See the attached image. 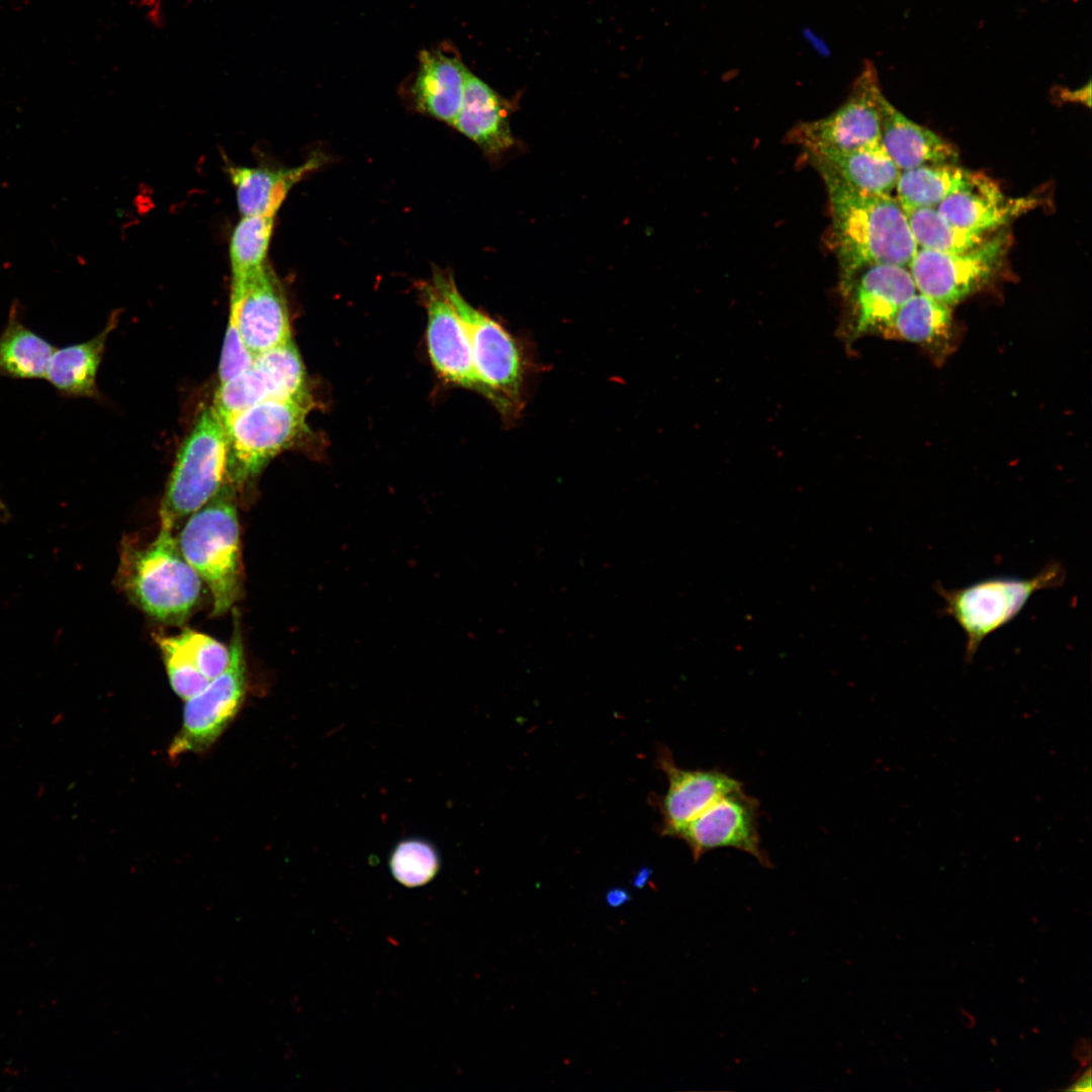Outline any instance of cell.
Instances as JSON below:
<instances>
[{
  "label": "cell",
  "instance_id": "obj_1",
  "mask_svg": "<svg viewBox=\"0 0 1092 1092\" xmlns=\"http://www.w3.org/2000/svg\"><path fill=\"white\" fill-rule=\"evenodd\" d=\"M819 173L828 194L827 244L837 259L841 293L864 268L908 266L918 247L897 198L859 191L829 173Z\"/></svg>",
  "mask_w": 1092,
  "mask_h": 1092
},
{
  "label": "cell",
  "instance_id": "obj_2",
  "mask_svg": "<svg viewBox=\"0 0 1092 1092\" xmlns=\"http://www.w3.org/2000/svg\"><path fill=\"white\" fill-rule=\"evenodd\" d=\"M116 583L146 615L169 625L185 622L194 612L203 584L183 557L174 530L162 524L144 546L122 541Z\"/></svg>",
  "mask_w": 1092,
  "mask_h": 1092
},
{
  "label": "cell",
  "instance_id": "obj_3",
  "mask_svg": "<svg viewBox=\"0 0 1092 1092\" xmlns=\"http://www.w3.org/2000/svg\"><path fill=\"white\" fill-rule=\"evenodd\" d=\"M235 490L224 481L206 504L188 517L176 536L183 557L210 592L214 616L232 609L242 590Z\"/></svg>",
  "mask_w": 1092,
  "mask_h": 1092
},
{
  "label": "cell",
  "instance_id": "obj_4",
  "mask_svg": "<svg viewBox=\"0 0 1092 1092\" xmlns=\"http://www.w3.org/2000/svg\"><path fill=\"white\" fill-rule=\"evenodd\" d=\"M1066 574L1060 561L1050 560L1030 577L995 576L960 588L936 582L934 589L944 614L965 633V659L970 662L988 636L1017 617L1035 593L1061 586Z\"/></svg>",
  "mask_w": 1092,
  "mask_h": 1092
},
{
  "label": "cell",
  "instance_id": "obj_5",
  "mask_svg": "<svg viewBox=\"0 0 1092 1092\" xmlns=\"http://www.w3.org/2000/svg\"><path fill=\"white\" fill-rule=\"evenodd\" d=\"M314 402L269 399L222 422L226 438L225 481L242 489L278 454L309 437Z\"/></svg>",
  "mask_w": 1092,
  "mask_h": 1092
},
{
  "label": "cell",
  "instance_id": "obj_6",
  "mask_svg": "<svg viewBox=\"0 0 1092 1092\" xmlns=\"http://www.w3.org/2000/svg\"><path fill=\"white\" fill-rule=\"evenodd\" d=\"M225 470V431L211 404L202 410L178 450L161 502V524L175 530L219 490Z\"/></svg>",
  "mask_w": 1092,
  "mask_h": 1092
},
{
  "label": "cell",
  "instance_id": "obj_7",
  "mask_svg": "<svg viewBox=\"0 0 1092 1092\" xmlns=\"http://www.w3.org/2000/svg\"><path fill=\"white\" fill-rule=\"evenodd\" d=\"M432 283L451 303L467 331L480 392L504 412L517 410L523 362L516 340L503 326L468 303L451 275L435 270Z\"/></svg>",
  "mask_w": 1092,
  "mask_h": 1092
},
{
  "label": "cell",
  "instance_id": "obj_8",
  "mask_svg": "<svg viewBox=\"0 0 1092 1092\" xmlns=\"http://www.w3.org/2000/svg\"><path fill=\"white\" fill-rule=\"evenodd\" d=\"M1008 243L1007 236L999 234L966 251L918 248L907 267L918 292L953 307L995 277Z\"/></svg>",
  "mask_w": 1092,
  "mask_h": 1092
},
{
  "label": "cell",
  "instance_id": "obj_9",
  "mask_svg": "<svg viewBox=\"0 0 1092 1092\" xmlns=\"http://www.w3.org/2000/svg\"><path fill=\"white\" fill-rule=\"evenodd\" d=\"M234 623L229 665L204 690L186 701L182 726L170 745L169 754L172 757L207 749L221 735L243 704L247 687L246 661L237 618Z\"/></svg>",
  "mask_w": 1092,
  "mask_h": 1092
},
{
  "label": "cell",
  "instance_id": "obj_10",
  "mask_svg": "<svg viewBox=\"0 0 1092 1092\" xmlns=\"http://www.w3.org/2000/svg\"><path fill=\"white\" fill-rule=\"evenodd\" d=\"M269 399L313 402L303 362L292 340L256 355L249 368L219 383L212 406L224 422Z\"/></svg>",
  "mask_w": 1092,
  "mask_h": 1092
},
{
  "label": "cell",
  "instance_id": "obj_11",
  "mask_svg": "<svg viewBox=\"0 0 1092 1092\" xmlns=\"http://www.w3.org/2000/svg\"><path fill=\"white\" fill-rule=\"evenodd\" d=\"M883 96L876 69L868 63L840 107L823 118L800 122L788 138L807 154L879 143Z\"/></svg>",
  "mask_w": 1092,
  "mask_h": 1092
},
{
  "label": "cell",
  "instance_id": "obj_12",
  "mask_svg": "<svg viewBox=\"0 0 1092 1092\" xmlns=\"http://www.w3.org/2000/svg\"><path fill=\"white\" fill-rule=\"evenodd\" d=\"M230 314L254 356L292 340L283 287L268 263L232 278Z\"/></svg>",
  "mask_w": 1092,
  "mask_h": 1092
},
{
  "label": "cell",
  "instance_id": "obj_13",
  "mask_svg": "<svg viewBox=\"0 0 1092 1092\" xmlns=\"http://www.w3.org/2000/svg\"><path fill=\"white\" fill-rule=\"evenodd\" d=\"M758 805V801L740 787L717 798L676 836L686 841L695 860L712 849L732 847L769 867L768 857L760 847Z\"/></svg>",
  "mask_w": 1092,
  "mask_h": 1092
},
{
  "label": "cell",
  "instance_id": "obj_14",
  "mask_svg": "<svg viewBox=\"0 0 1092 1092\" xmlns=\"http://www.w3.org/2000/svg\"><path fill=\"white\" fill-rule=\"evenodd\" d=\"M916 292L907 266L879 264L864 268L841 293L847 301L845 338L854 341L869 334L883 335Z\"/></svg>",
  "mask_w": 1092,
  "mask_h": 1092
},
{
  "label": "cell",
  "instance_id": "obj_15",
  "mask_svg": "<svg viewBox=\"0 0 1092 1092\" xmlns=\"http://www.w3.org/2000/svg\"><path fill=\"white\" fill-rule=\"evenodd\" d=\"M419 293L427 311V346L433 367L445 381L480 391L468 334L456 310L433 283L421 282Z\"/></svg>",
  "mask_w": 1092,
  "mask_h": 1092
},
{
  "label": "cell",
  "instance_id": "obj_16",
  "mask_svg": "<svg viewBox=\"0 0 1092 1092\" xmlns=\"http://www.w3.org/2000/svg\"><path fill=\"white\" fill-rule=\"evenodd\" d=\"M660 767L668 788L661 801L663 833L678 831L720 796L742 787L736 779L718 769H684L676 766L668 751H661Z\"/></svg>",
  "mask_w": 1092,
  "mask_h": 1092
},
{
  "label": "cell",
  "instance_id": "obj_17",
  "mask_svg": "<svg viewBox=\"0 0 1092 1092\" xmlns=\"http://www.w3.org/2000/svg\"><path fill=\"white\" fill-rule=\"evenodd\" d=\"M1035 202L1031 198L1007 197L995 181L976 172L966 187L950 194L936 208L956 225L988 235L1032 208Z\"/></svg>",
  "mask_w": 1092,
  "mask_h": 1092
},
{
  "label": "cell",
  "instance_id": "obj_18",
  "mask_svg": "<svg viewBox=\"0 0 1092 1092\" xmlns=\"http://www.w3.org/2000/svg\"><path fill=\"white\" fill-rule=\"evenodd\" d=\"M411 86L413 105L421 113L452 125L461 108L469 71L445 49L423 51Z\"/></svg>",
  "mask_w": 1092,
  "mask_h": 1092
},
{
  "label": "cell",
  "instance_id": "obj_19",
  "mask_svg": "<svg viewBox=\"0 0 1092 1092\" xmlns=\"http://www.w3.org/2000/svg\"><path fill=\"white\" fill-rule=\"evenodd\" d=\"M880 144L900 171L928 164L957 163L950 143L909 119L885 96L881 102Z\"/></svg>",
  "mask_w": 1092,
  "mask_h": 1092
},
{
  "label": "cell",
  "instance_id": "obj_20",
  "mask_svg": "<svg viewBox=\"0 0 1092 1092\" xmlns=\"http://www.w3.org/2000/svg\"><path fill=\"white\" fill-rule=\"evenodd\" d=\"M504 100L483 81L467 75L461 108L452 126L487 155H498L514 144Z\"/></svg>",
  "mask_w": 1092,
  "mask_h": 1092
},
{
  "label": "cell",
  "instance_id": "obj_21",
  "mask_svg": "<svg viewBox=\"0 0 1092 1092\" xmlns=\"http://www.w3.org/2000/svg\"><path fill=\"white\" fill-rule=\"evenodd\" d=\"M818 172H826L846 185L868 193L890 194L900 170L879 143L851 150L808 153Z\"/></svg>",
  "mask_w": 1092,
  "mask_h": 1092
},
{
  "label": "cell",
  "instance_id": "obj_22",
  "mask_svg": "<svg viewBox=\"0 0 1092 1092\" xmlns=\"http://www.w3.org/2000/svg\"><path fill=\"white\" fill-rule=\"evenodd\" d=\"M323 161V157L314 155L292 168L229 166L226 170L235 186L241 214L275 216L293 185L318 168Z\"/></svg>",
  "mask_w": 1092,
  "mask_h": 1092
},
{
  "label": "cell",
  "instance_id": "obj_23",
  "mask_svg": "<svg viewBox=\"0 0 1092 1092\" xmlns=\"http://www.w3.org/2000/svg\"><path fill=\"white\" fill-rule=\"evenodd\" d=\"M883 336L919 345L942 360L953 348L952 307L917 291L902 305Z\"/></svg>",
  "mask_w": 1092,
  "mask_h": 1092
},
{
  "label": "cell",
  "instance_id": "obj_24",
  "mask_svg": "<svg viewBox=\"0 0 1092 1092\" xmlns=\"http://www.w3.org/2000/svg\"><path fill=\"white\" fill-rule=\"evenodd\" d=\"M116 315L110 316L105 328L92 339L56 349L49 363L46 379L65 397H98L96 384L109 333L115 328Z\"/></svg>",
  "mask_w": 1092,
  "mask_h": 1092
},
{
  "label": "cell",
  "instance_id": "obj_25",
  "mask_svg": "<svg viewBox=\"0 0 1092 1092\" xmlns=\"http://www.w3.org/2000/svg\"><path fill=\"white\" fill-rule=\"evenodd\" d=\"M54 347L22 321L21 306L15 300L0 334V375L14 379L46 378Z\"/></svg>",
  "mask_w": 1092,
  "mask_h": 1092
},
{
  "label": "cell",
  "instance_id": "obj_26",
  "mask_svg": "<svg viewBox=\"0 0 1092 1092\" xmlns=\"http://www.w3.org/2000/svg\"><path fill=\"white\" fill-rule=\"evenodd\" d=\"M976 172L957 163L928 164L900 172L895 189L906 207H936L950 194L966 187Z\"/></svg>",
  "mask_w": 1092,
  "mask_h": 1092
},
{
  "label": "cell",
  "instance_id": "obj_27",
  "mask_svg": "<svg viewBox=\"0 0 1092 1092\" xmlns=\"http://www.w3.org/2000/svg\"><path fill=\"white\" fill-rule=\"evenodd\" d=\"M909 228L918 248L937 252H960L975 248L989 236L964 230L936 207H906Z\"/></svg>",
  "mask_w": 1092,
  "mask_h": 1092
},
{
  "label": "cell",
  "instance_id": "obj_28",
  "mask_svg": "<svg viewBox=\"0 0 1092 1092\" xmlns=\"http://www.w3.org/2000/svg\"><path fill=\"white\" fill-rule=\"evenodd\" d=\"M275 216L242 215L230 241L232 278L244 276L266 264Z\"/></svg>",
  "mask_w": 1092,
  "mask_h": 1092
},
{
  "label": "cell",
  "instance_id": "obj_29",
  "mask_svg": "<svg viewBox=\"0 0 1092 1092\" xmlns=\"http://www.w3.org/2000/svg\"><path fill=\"white\" fill-rule=\"evenodd\" d=\"M389 871L396 882L408 888L431 882L441 867L436 846L421 837L400 840L392 848L388 859Z\"/></svg>",
  "mask_w": 1092,
  "mask_h": 1092
},
{
  "label": "cell",
  "instance_id": "obj_30",
  "mask_svg": "<svg viewBox=\"0 0 1092 1092\" xmlns=\"http://www.w3.org/2000/svg\"><path fill=\"white\" fill-rule=\"evenodd\" d=\"M170 637L208 680L221 674L228 667L230 647L214 638L191 629H184Z\"/></svg>",
  "mask_w": 1092,
  "mask_h": 1092
},
{
  "label": "cell",
  "instance_id": "obj_31",
  "mask_svg": "<svg viewBox=\"0 0 1092 1092\" xmlns=\"http://www.w3.org/2000/svg\"><path fill=\"white\" fill-rule=\"evenodd\" d=\"M155 641L161 651L170 685L176 695L187 701L205 689L210 680L199 671L170 636L156 635Z\"/></svg>",
  "mask_w": 1092,
  "mask_h": 1092
},
{
  "label": "cell",
  "instance_id": "obj_32",
  "mask_svg": "<svg viewBox=\"0 0 1092 1092\" xmlns=\"http://www.w3.org/2000/svg\"><path fill=\"white\" fill-rule=\"evenodd\" d=\"M254 358L255 356L242 341L235 317L230 314L218 366L219 383L245 371L251 366Z\"/></svg>",
  "mask_w": 1092,
  "mask_h": 1092
},
{
  "label": "cell",
  "instance_id": "obj_33",
  "mask_svg": "<svg viewBox=\"0 0 1092 1092\" xmlns=\"http://www.w3.org/2000/svg\"><path fill=\"white\" fill-rule=\"evenodd\" d=\"M178 1L187 5L192 0ZM165 2L166 0H135L136 6L144 12L147 22L157 29H163L168 22Z\"/></svg>",
  "mask_w": 1092,
  "mask_h": 1092
},
{
  "label": "cell",
  "instance_id": "obj_34",
  "mask_svg": "<svg viewBox=\"0 0 1092 1092\" xmlns=\"http://www.w3.org/2000/svg\"><path fill=\"white\" fill-rule=\"evenodd\" d=\"M631 900V894L624 888L615 887L607 891L606 904L611 908H618Z\"/></svg>",
  "mask_w": 1092,
  "mask_h": 1092
},
{
  "label": "cell",
  "instance_id": "obj_35",
  "mask_svg": "<svg viewBox=\"0 0 1092 1092\" xmlns=\"http://www.w3.org/2000/svg\"><path fill=\"white\" fill-rule=\"evenodd\" d=\"M1091 1070L1088 1068L1067 1090L1075 1092H1090L1091 1086Z\"/></svg>",
  "mask_w": 1092,
  "mask_h": 1092
},
{
  "label": "cell",
  "instance_id": "obj_36",
  "mask_svg": "<svg viewBox=\"0 0 1092 1092\" xmlns=\"http://www.w3.org/2000/svg\"><path fill=\"white\" fill-rule=\"evenodd\" d=\"M652 875V870L649 867L640 868L632 879V884L636 889H643L648 883Z\"/></svg>",
  "mask_w": 1092,
  "mask_h": 1092
},
{
  "label": "cell",
  "instance_id": "obj_37",
  "mask_svg": "<svg viewBox=\"0 0 1092 1092\" xmlns=\"http://www.w3.org/2000/svg\"><path fill=\"white\" fill-rule=\"evenodd\" d=\"M6 511H7L6 506H5L4 502L2 500V498L0 497V512L6 513Z\"/></svg>",
  "mask_w": 1092,
  "mask_h": 1092
}]
</instances>
